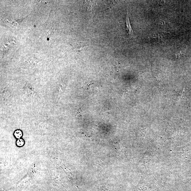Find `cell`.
I'll list each match as a JSON object with an SVG mask.
<instances>
[{
    "label": "cell",
    "instance_id": "cell-1",
    "mask_svg": "<svg viewBox=\"0 0 191 191\" xmlns=\"http://www.w3.org/2000/svg\"><path fill=\"white\" fill-rule=\"evenodd\" d=\"M87 43L82 42L81 41H75L72 44V46L74 49L78 50H81L89 46Z\"/></svg>",
    "mask_w": 191,
    "mask_h": 191
},
{
    "label": "cell",
    "instance_id": "cell-2",
    "mask_svg": "<svg viewBox=\"0 0 191 191\" xmlns=\"http://www.w3.org/2000/svg\"><path fill=\"white\" fill-rule=\"evenodd\" d=\"M126 26V30H127L128 34L131 36H134V32L132 28L130 22V16L128 13L127 14L125 19Z\"/></svg>",
    "mask_w": 191,
    "mask_h": 191
},
{
    "label": "cell",
    "instance_id": "cell-3",
    "mask_svg": "<svg viewBox=\"0 0 191 191\" xmlns=\"http://www.w3.org/2000/svg\"><path fill=\"white\" fill-rule=\"evenodd\" d=\"M85 7L88 10L92 11L93 6H95V2L94 1H85Z\"/></svg>",
    "mask_w": 191,
    "mask_h": 191
},
{
    "label": "cell",
    "instance_id": "cell-4",
    "mask_svg": "<svg viewBox=\"0 0 191 191\" xmlns=\"http://www.w3.org/2000/svg\"><path fill=\"white\" fill-rule=\"evenodd\" d=\"M116 2V1H107L105 5L108 8L110 9L115 5Z\"/></svg>",
    "mask_w": 191,
    "mask_h": 191
},
{
    "label": "cell",
    "instance_id": "cell-5",
    "mask_svg": "<svg viewBox=\"0 0 191 191\" xmlns=\"http://www.w3.org/2000/svg\"><path fill=\"white\" fill-rule=\"evenodd\" d=\"M14 135L15 136L16 138L17 139H20V138L22 136V132L20 130H17L14 133Z\"/></svg>",
    "mask_w": 191,
    "mask_h": 191
},
{
    "label": "cell",
    "instance_id": "cell-6",
    "mask_svg": "<svg viewBox=\"0 0 191 191\" xmlns=\"http://www.w3.org/2000/svg\"><path fill=\"white\" fill-rule=\"evenodd\" d=\"M17 145L19 146H22L24 144V141L22 139H19L17 142Z\"/></svg>",
    "mask_w": 191,
    "mask_h": 191
}]
</instances>
